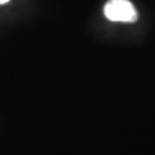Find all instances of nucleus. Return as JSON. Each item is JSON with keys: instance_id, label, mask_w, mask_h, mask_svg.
<instances>
[{"instance_id": "nucleus-1", "label": "nucleus", "mask_w": 155, "mask_h": 155, "mask_svg": "<svg viewBox=\"0 0 155 155\" xmlns=\"http://www.w3.org/2000/svg\"><path fill=\"white\" fill-rule=\"evenodd\" d=\"M107 19L113 22L133 23L138 19V13L129 0H109L104 8Z\"/></svg>"}, {"instance_id": "nucleus-2", "label": "nucleus", "mask_w": 155, "mask_h": 155, "mask_svg": "<svg viewBox=\"0 0 155 155\" xmlns=\"http://www.w3.org/2000/svg\"><path fill=\"white\" fill-rule=\"evenodd\" d=\"M9 0H0V4H4V3H8Z\"/></svg>"}]
</instances>
